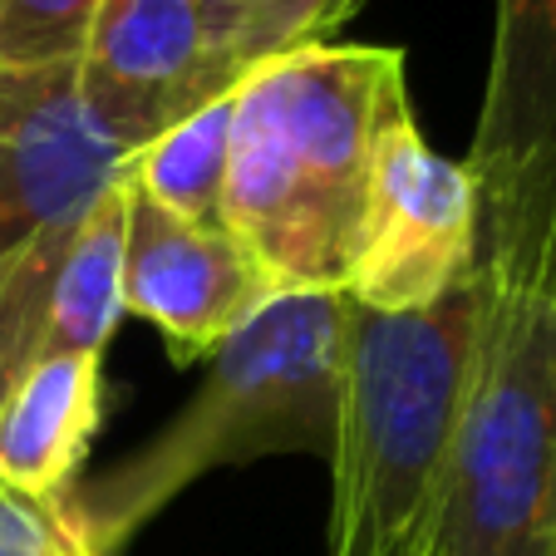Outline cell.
<instances>
[{
    "label": "cell",
    "mask_w": 556,
    "mask_h": 556,
    "mask_svg": "<svg viewBox=\"0 0 556 556\" xmlns=\"http://www.w3.org/2000/svg\"><path fill=\"white\" fill-rule=\"evenodd\" d=\"M104 414V355H45L0 389V483L70 497Z\"/></svg>",
    "instance_id": "10"
},
{
    "label": "cell",
    "mask_w": 556,
    "mask_h": 556,
    "mask_svg": "<svg viewBox=\"0 0 556 556\" xmlns=\"http://www.w3.org/2000/svg\"><path fill=\"white\" fill-rule=\"evenodd\" d=\"M0 556H64L60 497L45 503L0 483Z\"/></svg>",
    "instance_id": "15"
},
{
    "label": "cell",
    "mask_w": 556,
    "mask_h": 556,
    "mask_svg": "<svg viewBox=\"0 0 556 556\" xmlns=\"http://www.w3.org/2000/svg\"><path fill=\"white\" fill-rule=\"evenodd\" d=\"M231 109L237 89L207 99L198 114L157 134L143 153H134L128 178L134 192L153 207L188 222H222V198H227V153H231Z\"/></svg>",
    "instance_id": "12"
},
{
    "label": "cell",
    "mask_w": 556,
    "mask_h": 556,
    "mask_svg": "<svg viewBox=\"0 0 556 556\" xmlns=\"http://www.w3.org/2000/svg\"><path fill=\"white\" fill-rule=\"evenodd\" d=\"M472 271H478L472 173L424 138L409 104L389 118L375 143L365 217L340 295L359 311L404 315L443 301Z\"/></svg>",
    "instance_id": "5"
},
{
    "label": "cell",
    "mask_w": 556,
    "mask_h": 556,
    "mask_svg": "<svg viewBox=\"0 0 556 556\" xmlns=\"http://www.w3.org/2000/svg\"><path fill=\"white\" fill-rule=\"evenodd\" d=\"M409 109L404 50L295 45L237 79L222 227L271 291H340L384 124Z\"/></svg>",
    "instance_id": "1"
},
{
    "label": "cell",
    "mask_w": 556,
    "mask_h": 556,
    "mask_svg": "<svg viewBox=\"0 0 556 556\" xmlns=\"http://www.w3.org/2000/svg\"><path fill=\"white\" fill-rule=\"evenodd\" d=\"M74 70L94 124L128 153L242 79L207 45L192 0H99Z\"/></svg>",
    "instance_id": "8"
},
{
    "label": "cell",
    "mask_w": 556,
    "mask_h": 556,
    "mask_svg": "<svg viewBox=\"0 0 556 556\" xmlns=\"http://www.w3.org/2000/svg\"><path fill=\"white\" fill-rule=\"evenodd\" d=\"M355 11L359 0H262L242 40V70L295 45H326Z\"/></svg>",
    "instance_id": "14"
},
{
    "label": "cell",
    "mask_w": 556,
    "mask_h": 556,
    "mask_svg": "<svg viewBox=\"0 0 556 556\" xmlns=\"http://www.w3.org/2000/svg\"><path fill=\"white\" fill-rule=\"evenodd\" d=\"M128 163L134 153L89 114L74 60L0 64V266L45 231L74 227Z\"/></svg>",
    "instance_id": "7"
},
{
    "label": "cell",
    "mask_w": 556,
    "mask_h": 556,
    "mask_svg": "<svg viewBox=\"0 0 556 556\" xmlns=\"http://www.w3.org/2000/svg\"><path fill=\"white\" fill-rule=\"evenodd\" d=\"M350 301L281 291L207 355L198 394L148 443L64 497L99 552L128 546L168 503L217 468L276 453H326L340 419Z\"/></svg>",
    "instance_id": "2"
},
{
    "label": "cell",
    "mask_w": 556,
    "mask_h": 556,
    "mask_svg": "<svg viewBox=\"0 0 556 556\" xmlns=\"http://www.w3.org/2000/svg\"><path fill=\"white\" fill-rule=\"evenodd\" d=\"M463 168L478 252L556 256V0H497L493 64Z\"/></svg>",
    "instance_id": "6"
},
{
    "label": "cell",
    "mask_w": 556,
    "mask_h": 556,
    "mask_svg": "<svg viewBox=\"0 0 556 556\" xmlns=\"http://www.w3.org/2000/svg\"><path fill=\"white\" fill-rule=\"evenodd\" d=\"M99 0H0V64L79 60Z\"/></svg>",
    "instance_id": "13"
},
{
    "label": "cell",
    "mask_w": 556,
    "mask_h": 556,
    "mask_svg": "<svg viewBox=\"0 0 556 556\" xmlns=\"http://www.w3.org/2000/svg\"><path fill=\"white\" fill-rule=\"evenodd\" d=\"M271 295L262 266L222 222L173 217L134 192L124 315H138L163 336L173 365L207 359Z\"/></svg>",
    "instance_id": "9"
},
{
    "label": "cell",
    "mask_w": 556,
    "mask_h": 556,
    "mask_svg": "<svg viewBox=\"0 0 556 556\" xmlns=\"http://www.w3.org/2000/svg\"><path fill=\"white\" fill-rule=\"evenodd\" d=\"M192 5H198L202 35H207V45L222 54V64H227L231 74H247L242 70V40H247V25H252L262 0H192Z\"/></svg>",
    "instance_id": "16"
},
{
    "label": "cell",
    "mask_w": 556,
    "mask_h": 556,
    "mask_svg": "<svg viewBox=\"0 0 556 556\" xmlns=\"http://www.w3.org/2000/svg\"><path fill=\"white\" fill-rule=\"evenodd\" d=\"M552 546H556V503H552Z\"/></svg>",
    "instance_id": "18"
},
{
    "label": "cell",
    "mask_w": 556,
    "mask_h": 556,
    "mask_svg": "<svg viewBox=\"0 0 556 556\" xmlns=\"http://www.w3.org/2000/svg\"><path fill=\"white\" fill-rule=\"evenodd\" d=\"M483 320L433 556H556V256L478 252Z\"/></svg>",
    "instance_id": "4"
},
{
    "label": "cell",
    "mask_w": 556,
    "mask_h": 556,
    "mask_svg": "<svg viewBox=\"0 0 556 556\" xmlns=\"http://www.w3.org/2000/svg\"><path fill=\"white\" fill-rule=\"evenodd\" d=\"M60 513H64V556H109V552H99V546L89 542V532L79 527V517L70 513L64 497H60Z\"/></svg>",
    "instance_id": "17"
},
{
    "label": "cell",
    "mask_w": 556,
    "mask_h": 556,
    "mask_svg": "<svg viewBox=\"0 0 556 556\" xmlns=\"http://www.w3.org/2000/svg\"><path fill=\"white\" fill-rule=\"evenodd\" d=\"M128 222H134V178H118L94 207L79 217L45 305L40 350L45 355H104L124 320V262ZM30 359V365H35Z\"/></svg>",
    "instance_id": "11"
},
{
    "label": "cell",
    "mask_w": 556,
    "mask_h": 556,
    "mask_svg": "<svg viewBox=\"0 0 556 556\" xmlns=\"http://www.w3.org/2000/svg\"><path fill=\"white\" fill-rule=\"evenodd\" d=\"M478 320V271L424 311L350 305L330 443V556H433Z\"/></svg>",
    "instance_id": "3"
}]
</instances>
